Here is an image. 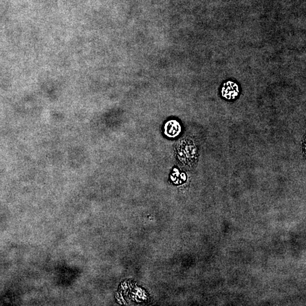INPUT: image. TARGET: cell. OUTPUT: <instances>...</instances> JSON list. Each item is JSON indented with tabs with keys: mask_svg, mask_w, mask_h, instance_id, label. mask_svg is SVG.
I'll return each instance as SVG.
<instances>
[{
	"mask_svg": "<svg viewBox=\"0 0 306 306\" xmlns=\"http://www.w3.org/2000/svg\"><path fill=\"white\" fill-rule=\"evenodd\" d=\"M239 90L237 84L228 81L224 85L222 89L223 97L228 100L234 99L238 96Z\"/></svg>",
	"mask_w": 306,
	"mask_h": 306,
	"instance_id": "obj_1",
	"label": "cell"
},
{
	"mask_svg": "<svg viewBox=\"0 0 306 306\" xmlns=\"http://www.w3.org/2000/svg\"><path fill=\"white\" fill-rule=\"evenodd\" d=\"M180 132H181V127L177 121L173 120L165 124V133L168 136L172 137L177 136Z\"/></svg>",
	"mask_w": 306,
	"mask_h": 306,
	"instance_id": "obj_2",
	"label": "cell"
}]
</instances>
